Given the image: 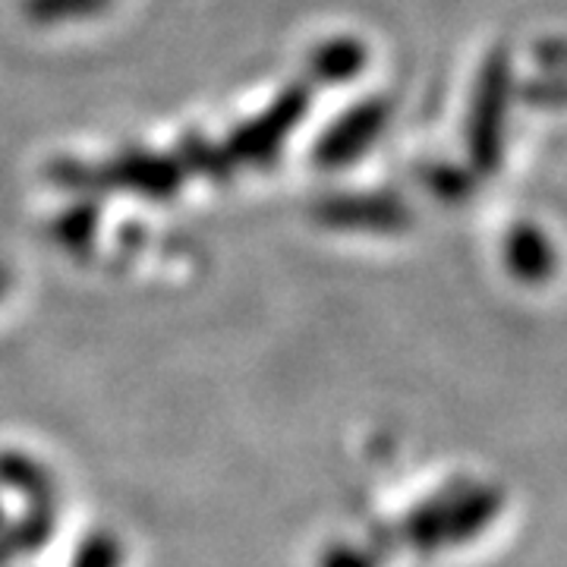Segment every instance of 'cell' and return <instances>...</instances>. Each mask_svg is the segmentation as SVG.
<instances>
[{
  "label": "cell",
  "instance_id": "4",
  "mask_svg": "<svg viewBox=\"0 0 567 567\" xmlns=\"http://www.w3.org/2000/svg\"><path fill=\"white\" fill-rule=\"evenodd\" d=\"M70 567H123V543L111 529H92L82 536Z\"/></svg>",
  "mask_w": 567,
  "mask_h": 567
},
{
  "label": "cell",
  "instance_id": "5",
  "mask_svg": "<svg viewBox=\"0 0 567 567\" xmlns=\"http://www.w3.org/2000/svg\"><path fill=\"white\" fill-rule=\"evenodd\" d=\"M382 548L360 543H334L324 548L319 567H382Z\"/></svg>",
  "mask_w": 567,
  "mask_h": 567
},
{
  "label": "cell",
  "instance_id": "1",
  "mask_svg": "<svg viewBox=\"0 0 567 567\" xmlns=\"http://www.w3.org/2000/svg\"><path fill=\"white\" fill-rule=\"evenodd\" d=\"M505 511V492L492 483H454L423 498L398 524V543L416 551L470 546Z\"/></svg>",
  "mask_w": 567,
  "mask_h": 567
},
{
  "label": "cell",
  "instance_id": "6",
  "mask_svg": "<svg viewBox=\"0 0 567 567\" xmlns=\"http://www.w3.org/2000/svg\"><path fill=\"white\" fill-rule=\"evenodd\" d=\"M7 524V505H3V498H0V527Z\"/></svg>",
  "mask_w": 567,
  "mask_h": 567
},
{
  "label": "cell",
  "instance_id": "3",
  "mask_svg": "<svg viewBox=\"0 0 567 567\" xmlns=\"http://www.w3.org/2000/svg\"><path fill=\"white\" fill-rule=\"evenodd\" d=\"M58 529V511L54 505H29L17 520H7L0 527V567H10L35 555L51 543Z\"/></svg>",
  "mask_w": 567,
  "mask_h": 567
},
{
  "label": "cell",
  "instance_id": "2",
  "mask_svg": "<svg viewBox=\"0 0 567 567\" xmlns=\"http://www.w3.org/2000/svg\"><path fill=\"white\" fill-rule=\"evenodd\" d=\"M0 492H17L29 505H54L58 480L39 457L20 447H0Z\"/></svg>",
  "mask_w": 567,
  "mask_h": 567
}]
</instances>
